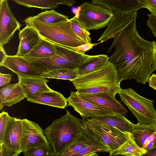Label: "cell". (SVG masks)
Returning a JSON list of instances; mask_svg holds the SVG:
<instances>
[{
  "mask_svg": "<svg viewBox=\"0 0 156 156\" xmlns=\"http://www.w3.org/2000/svg\"><path fill=\"white\" fill-rule=\"evenodd\" d=\"M137 13L135 11L125 15L115 14L98 40L102 42L114 38L108 52L115 48L109 61L115 66L120 83L133 79L145 84L156 69V42L146 40L138 34Z\"/></svg>",
  "mask_w": 156,
  "mask_h": 156,
  "instance_id": "obj_1",
  "label": "cell"
},
{
  "mask_svg": "<svg viewBox=\"0 0 156 156\" xmlns=\"http://www.w3.org/2000/svg\"><path fill=\"white\" fill-rule=\"evenodd\" d=\"M82 118L83 130L87 136L108 147L109 153L126 142L131 134L116 131L88 118Z\"/></svg>",
  "mask_w": 156,
  "mask_h": 156,
  "instance_id": "obj_7",
  "label": "cell"
},
{
  "mask_svg": "<svg viewBox=\"0 0 156 156\" xmlns=\"http://www.w3.org/2000/svg\"><path fill=\"white\" fill-rule=\"evenodd\" d=\"M72 29L76 34L87 43L90 44V34L77 19L76 15L70 19Z\"/></svg>",
  "mask_w": 156,
  "mask_h": 156,
  "instance_id": "obj_30",
  "label": "cell"
},
{
  "mask_svg": "<svg viewBox=\"0 0 156 156\" xmlns=\"http://www.w3.org/2000/svg\"><path fill=\"white\" fill-rule=\"evenodd\" d=\"M25 156H53L52 147L44 146L35 147L28 149L23 152Z\"/></svg>",
  "mask_w": 156,
  "mask_h": 156,
  "instance_id": "obj_31",
  "label": "cell"
},
{
  "mask_svg": "<svg viewBox=\"0 0 156 156\" xmlns=\"http://www.w3.org/2000/svg\"><path fill=\"white\" fill-rule=\"evenodd\" d=\"M148 81L149 86L156 90V74H153L149 77Z\"/></svg>",
  "mask_w": 156,
  "mask_h": 156,
  "instance_id": "obj_40",
  "label": "cell"
},
{
  "mask_svg": "<svg viewBox=\"0 0 156 156\" xmlns=\"http://www.w3.org/2000/svg\"><path fill=\"white\" fill-rule=\"evenodd\" d=\"M90 119L108 126L116 131L126 134H130L133 124L124 115L118 114L103 115Z\"/></svg>",
  "mask_w": 156,
  "mask_h": 156,
  "instance_id": "obj_18",
  "label": "cell"
},
{
  "mask_svg": "<svg viewBox=\"0 0 156 156\" xmlns=\"http://www.w3.org/2000/svg\"><path fill=\"white\" fill-rule=\"evenodd\" d=\"M155 62H156V51L155 54Z\"/></svg>",
  "mask_w": 156,
  "mask_h": 156,
  "instance_id": "obj_45",
  "label": "cell"
},
{
  "mask_svg": "<svg viewBox=\"0 0 156 156\" xmlns=\"http://www.w3.org/2000/svg\"><path fill=\"white\" fill-rule=\"evenodd\" d=\"M142 8L148 9L151 13L156 16V0H140Z\"/></svg>",
  "mask_w": 156,
  "mask_h": 156,
  "instance_id": "obj_33",
  "label": "cell"
},
{
  "mask_svg": "<svg viewBox=\"0 0 156 156\" xmlns=\"http://www.w3.org/2000/svg\"><path fill=\"white\" fill-rule=\"evenodd\" d=\"M26 94L20 84L18 83L2 103L8 107L17 103L26 98Z\"/></svg>",
  "mask_w": 156,
  "mask_h": 156,
  "instance_id": "obj_29",
  "label": "cell"
},
{
  "mask_svg": "<svg viewBox=\"0 0 156 156\" xmlns=\"http://www.w3.org/2000/svg\"><path fill=\"white\" fill-rule=\"evenodd\" d=\"M4 0H0V4H1Z\"/></svg>",
  "mask_w": 156,
  "mask_h": 156,
  "instance_id": "obj_44",
  "label": "cell"
},
{
  "mask_svg": "<svg viewBox=\"0 0 156 156\" xmlns=\"http://www.w3.org/2000/svg\"><path fill=\"white\" fill-rule=\"evenodd\" d=\"M77 68L75 69H63L52 70L44 73L41 77L45 78L71 80L78 77Z\"/></svg>",
  "mask_w": 156,
  "mask_h": 156,
  "instance_id": "obj_27",
  "label": "cell"
},
{
  "mask_svg": "<svg viewBox=\"0 0 156 156\" xmlns=\"http://www.w3.org/2000/svg\"><path fill=\"white\" fill-rule=\"evenodd\" d=\"M118 94L121 102L136 118L137 124L156 126V110L154 101L140 96L130 88H121Z\"/></svg>",
  "mask_w": 156,
  "mask_h": 156,
  "instance_id": "obj_6",
  "label": "cell"
},
{
  "mask_svg": "<svg viewBox=\"0 0 156 156\" xmlns=\"http://www.w3.org/2000/svg\"><path fill=\"white\" fill-rule=\"evenodd\" d=\"M18 83L3 87L0 90V104H2L9 95L12 90L16 86Z\"/></svg>",
  "mask_w": 156,
  "mask_h": 156,
  "instance_id": "obj_35",
  "label": "cell"
},
{
  "mask_svg": "<svg viewBox=\"0 0 156 156\" xmlns=\"http://www.w3.org/2000/svg\"><path fill=\"white\" fill-rule=\"evenodd\" d=\"M24 21L36 30L41 37L55 44L73 48L87 43L74 32L70 19L48 23L41 21L34 16H30Z\"/></svg>",
  "mask_w": 156,
  "mask_h": 156,
  "instance_id": "obj_4",
  "label": "cell"
},
{
  "mask_svg": "<svg viewBox=\"0 0 156 156\" xmlns=\"http://www.w3.org/2000/svg\"><path fill=\"white\" fill-rule=\"evenodd\" d=\"M57 50L54 43L41 37L38 44L27 55V58H47L54 55Z\"/></svg>",
  "mask_w": 156,
  "mask_h": 156,
  "instance_id": "obj_23",
  "label": "cell"
},
{
  "mask_svg": "<svg viewBox=\"0 0 156 156\" xmlns=\"http://www.w3.org/2000/svg\"><path fill=\"white\" fill-rule=\"evenodd\" d=\"M109 61V57L105 55H90L77 68L80 75L86 74L104 66Z\"/></svg>",
  "mask_w": 156,
  "mask_h": 156,
  "instance_id": "obj_21",
  "label": "cell"
},
{
  "mask_svg": "<svg viewBox=\"0 0 156 156\" xmlns=\"http://www.w3.org/2000/svg\"><path fill=\"white\" fill-rule=\"evenodd\" d=\"M26 98L30 102L60 108L64 109L67 105V98L60 93L54 90L27 96Z\"/></svg>",
  "mask_w": 156,
  "mask_h": 156,
  "instance_id": "obj_17",
  "label": "cell"
},
{
  "mask_svg": "<svg viewBox=\"0 0 156 156\" xmlns=\"http://www.w3.org/2000/svg\"><path fill=\"white\" fill-rule=\"evenodd\" d=\"M17 4L27 8L44 9H55L62 4L71 7L75 0H11Z\"/></svg>",
  "mask_w": 156,
  "mask_h": 156,
  "instance_id": "obj_20",
  "label": "cell"
},
{
  "mask_svg": "<svg viewBox=\"0 0 156 156\" xmlns=\"http://www.w3.org/2000/svg\"><path fill=\"white\" fill-rule=\"evenodd\" d=\"M83 99L95 105L116 114L126 115L127 109L115 97L105 92L79 95Z\"/></svg>",
  "mask_w": 156,
  "mask_h": 156,
  "instance_id": "obj_11",
  "label": "cell"
},
{
  "mask_svg": "<svg viewBox=\"0 0 156 156\" xmlns=\"http://www.w3.org/2000/svg\"><path fill=\"white\" fill-rule=\"evenodd\" d=\"M20 23L11 11L7 0L0 4V46L8 43L16 30L20 31Z\"/></svg>",
  "mask_w": 156,
  "mask_h": 156,
  "instance_id": "obj_10",
  "label": "cell"
},
{
  "mask_svg": "<svg viewBox=\"0 0 156 156\" xmlns=\"http://www.w3.org/2000/svg\"><path fill=\"white\" fill-rule=\"evenodd\" d=\"M11 117L7 112L4 111L0 114V144L2 143L6 128Z\"/></svg>",
  "mask_w": 156,
  "mask_h": 156,
  "instance_id": "obj_32",
  "label": "cell"
},
{
  "mask_svg": "<svg viewBox=\"0 0 156 156\" xmlns=\"http://www.w3.org/2000/svg\"><path fill=\"white\" fill-rule=\"evenodd\" d=\"M18 83L20 84L27 96L53 90L47 85L48 80L41 77H31L18 76Z\"/></svg>",
  "mask_w": 156,
  "mask_h": 156,
  "instance_id": "obj_19",
  "label": "cell"
},
{
  "mask_svg": "<svg viewBox=\"0 0 156 156\" xmlns=\"http://www.w3.org/2000/svg\"><path fill=\"white\" fill-rule=\"evenodd\" d=\"M53 43L57 50L54 55L43 58H25L42 74L57 69L77 68L90 56L71 48Z\"/></svg>",
  "mask_w": 156,
  "mask_h": 156,
  "instance_id": "obj_5",
  "label": "cell"
},
{
  "mask_svg": "<svg viewBox=\"0 0 156 156\" xmlns=\"http://www.w3.org/2000/svg\"><path fill=\"white\" fill-rule=\"evenodd\" d=\"M4 105L2 104H0V110H1Z\"/></svg>",
  "mask_w": 156,
  "mask_h": 156,
  "instance_id": "obj_43",
  "label": "cell"
},
{
  "mask_svg": "<svg viewBox=\"0 0 156 156\" xmlns=\"http://www.w3.org/2000/svg\"><path fill=\"white\" fill-rule=\"evenodd\" d=\"M20 153L7 147L3 144H0V156H18Z\"/></svg>",
  "mask_w": 156,
  "mask_h": 156,
  "instance_id": "obj_34",
  "label": "cell"
},
{
  "mask_svg": "<svg viewBox=\"0 0 156 156\" xmlns=\"http://www.w3.org/2000/svg\"><path fill=\"white\" fill-rule=\"evenodd\" d=\"M11 80V75L10 74H3L1 73H0V87L1 88L2 87L3 88L9 85Z\"/></svg>",
  "mask_w": 156,
  "mask_h": 156,
  "instance_id": "obj_38",
  "label": "cell"
},
{
  "mask_svg": "<svg viewBox=\"0 0 156 156\" xmlns=\"http://www.w3.org/2000/svg\"><path fill=\"white\" fill-rule=\"evenodd\" d=\"M142 156H156V147L147 151Z\"/></svg>",
  "mask_w": 156,
  "mask_h": 156,
  "instance_id": "obj_42",
  "label": "cell"
},
{
  "mask_svg": "<svg viewBox=\"0 0 156 156\" xmlns=\"http://www.w3.org/2000/svg\"><path fill=\"white\" fill-rule=\"evenodd\" d=\"M89 140L83 130L74 138L59 156H73L88 144Z\"/></svg>",
  "mask_w": 156,
  "mask_h": 156,
  "instance_id": "obj_25",
  "label": "cell"
},
{
  "mask_svg": "<svg viewBox=\"0 0 156 156\" xmlns=\"http://www.w3.org/2000/svg\"><path fill=\"white\" fill-rule=\"evenodd\" d=\"M140 0H91V3L105 6L115 14L125 15L142 8Z\"/></svg>",
  "mask_w": 156,
  "mask_h": 156,
  "instance_id": "obj_15",
  "label": "cell"
},
{
  "mask_svg": "<svg viewBox=\"0 0 156 156\" xmlns=\"http://www.w3.org/2000/svg\"><path fill=\"white\" fill-rule=\"evenodd\" d=\"M94 44L91 43H86L72 48L83 54H85L86 51L91 49Z\"/></svg>",
  "mask_w": 156,
  "mask_h": 156,
  "instance_id": "obj_39",
  "label": "cell"
},
{
  "mask_svg": "<svg viewBox=\"0 0 156 156\" xmlns=\"http://www.w3.org/2000/svg\"><path fill=\"white\" fill-rule=\"evenodd\" d=\"M38 20L48 23H54L69 20V16L51 10L43 12L34 16Z\"/></svg>",
  "mask_w": 156,
  "mask_h": 156,
  "instance_id": "obj_28",
  "label": "cell"
},
{
  "mask_svg": "<svg viewBox=\"0 0 156 156\" xmlns=\"http://www.w3.org/2000/svg\"><path fill=\"white\" fill-rule=\"evenodd\" d=\"M83 129V120L66 110V114L54 120L44 133L52 148L54 156H59Z\"/></svg>",
  "mask_w": 156,
  "mask_h": 156,
  "instance_id": "obj_3",
  "label": "cell"
},
{
  "mask_svg": "<svg viewBox=\"0 0 156 156\" xmlns=\"http://www.w3.org/2000/svg\"><path fill=\"white\" fill-rule=\"evenodd\" d=\"M156 147V131L147 139L144 145L143 149L146 151Z\"/></svg>",
  "mask_w": 156,
  "mask_h": 156,
  "instance_id": "obj_36",
  "label": "cell"
},
{
  "mask_svg": "<svg viewBox=\"0 0 156 156\" xmlns=\"http://www.w3.org/2000/svg\"><path fill=\"white\" fill-rule=\"evenodd\" d=\"M0 66H1L3 63L4 59L6 57V54L5 52V50L3 48V46H0Z\"/></svg>",
  "mask_w": 156,
  "mask_h": 156,
  "instance_id": "obj_41",
  "label": "cell"
},
{
  "mask_svg": "<svg viewBox=\"0 0 156 156\" xmlns=\"http://www.w3.org/2000/svg\"><path fill=\"white\" fill-rule=\"evenodd\" d=\"M89 138L88 144L73 156H97L96 152L110 153L108 147L101 143Z\"/></svg>",
  "mask_w": 156,
  "mask_h": 156,
  "instance_id": "obj_26",
  "label": "cell"
},
{
  "mask_svg": "<svg viewBox=\"0 0 156 156\" xmlns=\"http://www.w3.org/2000/svg\"><path fill=\"white\" fill-rule=\"evenodd\" d=\"M67 101L68 106H72L82 118H89L116 114L83 99L76 92L71 91Z\"/></svg>",
  "mask_w": 156,
  "mask_h": 156,
  "instance_id": "obj_12",
  "label": "cell"
},
{
  "mask_svg": "<svg viewBox=\"0 0 156 156\" xmlns=\"http://www.w3.org/2000/svg\"><path fill=\"white\" fill-rule=\"evenodd\" d=\"M78 95L108 93L115 97L121 87L117 73L109 61L101 68L91 73L80 75L71 80Z\"/></svg>",
  "mask_w": 156,
  "mask_h": 156,
  "instance_id": "obj_2",
  "label": "cell"
},
{
  "mask_svg": "<svg viewBox=\"0 0 156 156\" xmlns=\"http://www.w3.org/2000/svg\"><path fill=\"white\" fill-rule=\"evenodd\" d=\"M22 120L21 153L35 147L44 146L51 147L47 140L43 130L37 123L26 119H22Z\"/></svg>",
  "mask_w": 156,
  "mask_h": 156,
  "instance_id": "obj_9",
  "label": "cell"
},
{
  "mask_svg": "<svg viewBox=\"0 0 156 156\" xmlns=\"http://www.w3.org/2000/svg\"><path fill=\"white\" fill-rule=\"evenodd\" d=\"M148 19L147 21V25L156 37V16L151 13L147 14Z\"/></svg>",
  "mask_w": 156,
  "mask_h": 156,
  "instance_id": "obj_37",
  "label": "cell"
},
{
  "mask_svg": "<svg viewBox=\"0 0 156 156\" xmlns=\"http://www.w3.org/2000/svg\"><path fill=\"white\" fill-rule=\"evenodd\" d=\"M115 15L111 10L102 5L85 2L80 5L76 16L85 29L89 30L108 26Z\"/></svg>",
  "mask_w": 156,
  "mask_h": 156,
  "instance_id": "obj_8",
  "label": "cell"
},
{
  "mask_svg": "<svg viewBox=\"0 0 156 156\" xmlns=\"http://www.w3.org/2000/svg\"><path fill=\"white\" fill-rule=\"evenodd\" d=\"M1 66H4L16 73L18 76L41 77L42 74L23 57L7 55Z\"/></svg>",
  "mask_w": 156,
  "mask_h": 156,
  "instance_id": "obj_13",
  "label": "cell"
},
{
  "mask_svg": "<svg viewBox=\"0 0 156 156\" xmlns=\"http://www.w3.org/2000/svg\"><path fill=\"white\" fill-rule=\"evenodd\" d=\"M20 42L16 55L24 57L38 44L41 37L37 31L27 24L19 34Z\"/></svg>",
  "mask_w": 156,
  "mask_h": 156,
  "instance_id": "obj_14",
  "label": "cell"
},
{
  "mask_svg": "<svg viewBox=\"0 0 156 156\" xmlns=\"http://www.w3.org/2000/svg\"><path fill=\"white\" fill-rule=\"evenodd\" d=\"M146 152L136 144L130 134L127 140L118 148L109 153V156H142Z\"/></svg>",
  "mask_w": 156,
  "mask_h": 156,
  "instance_id": "obj_24",
  "label": "cell"
},
{
  "mask_svg": "<svg viewBox=\"0 0 156 156\" xmlns=\"http://www.w3.org/2000/svg\"><path fill=\"white\" fill-rule=\"evenodd\" d=\"M22 129V119L12 117L6 128L2 143L7 147L20 152Z\"/></svg>",
  "mask_w": 156,
  "mask_h": 156,
  "instance_id": "obj_16",
  "label": "cell"
},
{
  "mask_svg": "<svg viewBox=\"0 0 156 156\" xmlns=\"http://www.w3.org/2000/svg\"><path fill=\"white\" fill-rule=\"evenodd\" d=\"M156 131V126L153 124H133L131 135L136 144L143 148L148 137Z\"/></svg>",
  "mask_w": 156,
  "mask_h": 156,
  "instance_id": "obj_22",
  "label": "cell"
}]
</instances>
